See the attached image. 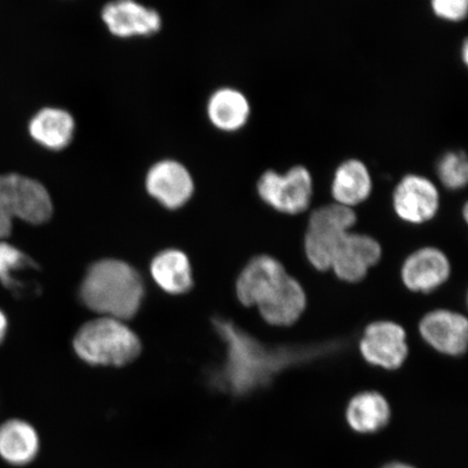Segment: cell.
Masks as SVG:
<instances>
[{
  "label": "cell",
  "instance_id": "603a6c76",
  "mask_svg": "<svg viewBox=\"0 0 468 468\" xmlns=\"http://www.w3.org/2000/svg\"><path fill=\"white\" fill-rule=\"evenodd\" d=\"M436 173L444 188L459 191L468 183V162L463 151H449L437 162Z\"/></svg>",
  "mask_w": 468,
  "mask_h": 468
},
{
  "label": "cell",
  "instance_id": "484cf974",
  "mask_svg": "<svg viewBox=\"0 0 468 468\" xmlns=\"http://www.w3.org/2000/svg\"><path fill=\"white\" fill-rule=\"evenodd\" d=\"M8 320L5 314L0 310V344L4 342L5 335H7Z\"/></svg>",
  "mask_w": 468,
  "mask_h": 468
},
{
  "label": "cell",
  "instance_id": "ac0fdd59",
  "mask_svg": "<svg viewBox=\"0 0 468 468\" xmlns=\"http://www.w3.org/2000/svg\"><path fill=\"white\" fill-rule=\"evenodd\" d=\"M42 448L39 432L32 423L10 419L0 424V459L15 467L27 466Z\"/></svg>",
  "mask_w": 468,
  "mask_h": 468
},
{
  "label": "cell",
  "instance_id": "ba28073f",
  "mask_svg": "<svg viewBox=\"0 0 468 468\" xmlns=\"http://www.w3.org/2000/svg\"><path fill=\"white\" fill-rule=\"evenodd\" d=\"M359 349L367 364L388 371L398 370L409 355L407 333L393 321L373 322L366 327Z\"/></svg>",
  "mask_w": 468,
  "mask_h": 468
},
{
  "label": "cell",
  "instance_id": "e0dca14e",
  "mask_svg": "<svg viewBox=\"0 0 468 468\" xmlns=\"http://www.w3.org/2000/svg\"><path fill=\"white\" fill-rule=\"evenodd\" d=\"M75 133V117L63 108L40 109L28 122V133L33 142L49 151L58 152L69 148Z\"/></svg>",
  "mask_w": 468,
  "mask_h": 468
},
{
  "label": "cell",
  "instance_id": "9c48e42d",
  "mask_svg": "<svg viewBox=\"0 0 468 468\" xmlns=\"http://www.w3.org/2000/svg\"><path fill=\"white\" fill-rule=\"evenodd\" d=\"M441 195L435 183L425 176L408 174L396 186L393 207L398 218L420 225L435 218Z\"/></svg>",
  "mask_w": 468,
  "mask_h": 468
},
{
  "label": "cell",
  "instance_id": "7c38bea8",
  "mask_svg": "<svg viewBox=\"0 0 468 468\" xmlns=\"http://www.w3.org/2000/svg\"><path fill=\"white\" fill-rule=\"evenodd\" d=\"M420 336L439 353L459 356L468 344V321L465 315L439 309L425 314L419 324Z\"/></svg>",
  "mask_w": 468,
  "mask_h": 468
},
{
  "label": "cell",
  "instance_id": "6da1fadb",
  "mask_svg": "<svg viewBox=\"0 0 468 468\" xmlns=\"http://www.w3.org/2000/svg\"><path fill=\"white\" fill-rule=\"evenodd\" d=\"M144 288L142 277L128 263L104 260L88 269L80 297L84 305L108 318H133L142 306Z\"/></svg>",
  "mask_w": 468,
  "mask_h": 468
},
{
  "label": "cell",
  "instance_id": "7a4b0ae2",
  "mask_svg": "<svg viewBox=\"0 0 468 468\" xmlns=\"http://www.w3.org/2000/svg\"><path fill=\"white\" fill-rule=\"evenodd\" d=\"M213 324L227 347V358L212 383L233 395H243L261 385L271 367H276L274 354L261 346L229 320L215 318Z\"/></svg>",
  "mask_w": 468,
  "mask_h": 468
},
{
  "label": "cell",
  "instance_id": "4fadbf2b",
  "mask_svg": "<svg viewBox=\"0 0 468 468\" xmlns=\"http://www.w3.org/2000/svg\"><path fill=\"white\" fill-rule=\"evenodd\" d=\"M382 248L367 234L349 232L333 259L331 269L345 282L356 283L380 261Z\"/></svg>",
  "mask_w": 468,
  "mask_h": 468
},
{
  "label": "cell",
  "instance_id": "30bf717a",
  "mask_svg": "<svg viewBox=\"0 0 468 468\" xmlns=\"http://www.w3.org/2000/svg\"><path fill=\"white\" fill-rule=\"evenodd\" d=\"M289 273L285 267L269 255L254 257L239 274L236 292L239 303L259 307L276 292Z\"/></svg>",
  "mask_w": 468,
  "mask_h": 468
},
{
  "label": "cell",
  "instance_id": "5bb4252c",
  "mask_svg": "<svg viewBox=\"0 0 468 468\" xmlns=\"http://www.w3.org/2000/svg\"><path fill=\"white\" fill-rule=\"evenodd\" d=\"M344 420L354 434L373 436L388 429L393 420V408L379 391L362 390L348 400Z\"/></svg>",
  "mask_w": 468,
  "mask_h": 468
},
{
  "label": "cell",
  "instance_id": "3957f363",
  "mask_svg": "<svg viewBox=\"0 0 468 468\" xmlns=\"http://www.w3.org/2000/svg\"><path fill=\"white\" fill-rule=\"evenodd\" d=\"M74 349L88 365L124 367L137 358L142 345L121 320L103 317L80 327L74 338Z\"/></svg>",
  "mask_w": 468,
  "mask_h": 468
},
{
  "label": "cell",
  "instance_id": "2e32d148",
  "mask_svg": "<svg viewBox=\"0 0 468 468\" xmlns=\"http://www.w3.org/2000/svg\"><path fill=\"white\" fill-rule=\"evenodd\" d=\"M207 115L216 130L226 133H238L249 124L251 104L242 90L224 86L210 93Z\"/></svg>",
  "mask_w": 468,
  "mask_h": 468
},
{
  "label": "cell",
  "instance_id": "9a60e30c",
  "mask_svg": "<svg viewBox=\"0 0 468 468\" xmlns=\"http://www.w3.org/2000/svg\"><path fill=\"white\" fill-rule=\"evenodd\" d=\"M452 266L441 250L424 248L414 251L403 262L401 279L410 291L430 292L450 277Z\"/></svg>",
  "mask_w": 468,
  "mask_h": 468
},
{
  "label": "cell",
  "instance_id": "d6986e66",
  "mask_svg": "<svg viewBox=\"0 0 468 468\" xmlns=\"http://www.w3.org/2000/svg\"><path fill=\"white\" fill-rule=\"evenodd\" d=\"M372 191V175L364 161L351 157L336 167L331 185L335 203L353 208L367 201Z\"/></svg>",
  "mask_w": 468,
  "mask_h": 468
},
{
  "label": "cell",
  "instance_id": "5b68a950",
  "mask_svg": "<svg viewBox=\"0 0 468 468\" xmlns=\"http://www.w3.org/2000/svg\"><path fill=\"white\" fill-rule=\"evenodd\" d=\"M356 222L355 210L337 203L324 205L310 215L305 234V253L317 271H330L339 245Z\"/></svg>",
  "mask_w": 468,
  "mask_h": 468
},
{
  "label": "cell",
  "instance_id": "cb8c5ba5",
  "mask_svg": "<svg viewBox=\"0 0 468 468\" xmlns=\"http://www.w3.org/2000/svg\"><path fill=\"white\" fill-rule=\"evenodd\" d=\"M431 9L438 19L461 23L468 15V0H431Z\"/></svg>",
  "mask_w": 468,
  "mask_h": 468
},
{
  "label": "cell",
  "instance_id": "d4e9b609",
  "mask_svg": "<svg viewBox=\"0 0 468 468\" xmlns=\"http://www.w3.org/2000/svg\"><path fill=\"white\" fill-rule=\"evenodd\" d=\"M379 468H418L410 462L402 461V460H390L388 462H385L382 466Z\"/></svg>",
  "mask_w": 468,
  "mask_h": 468
},
{
  "label": "cell",
  "instance_id": "4316f807",
  "mask_svg": "<svg viewBox=\"0 0 468 468\" xmlns=\"http://www.w3.org/2000/svg\"><path fill=\"white\" fill-rule=\"evenodd\" d=\"M461 58H462V62H463L465 64V66H467V62H468V43H467V40H464L463 45H462Z\"/></svg>",
  "mask_w": 468,
  "mask_h": 468
},
{
  "label": "cell",
  "instance_id": "8fae6325",
  "mask_svg": "<svg viewBox=\"0 0 468 468\" xmlns=\"http://www.w3.org/2000/svg\"><path fill=\"white\" fill-rule=\"evenodd\" d=\"M145 188L164 207L177 209L190 200L195 181L183 163L166 159L151 166L145 176Z\"/></svg>",
  "mask_w": 468,
  "mask_h": 468
},
{
  "label": "cell",
  "instance_id": "8992f818",
  "mask_svg": "<svg viewBox=\"0 0 468 468\" xmlns=\"http://www.w3.org/2000/svg\"><path fill=\"white\" fill-rule=\"evenodd\" d=\"M262 202L277 212L298 215L309 208L314 197V178L303 165L292 166L285 173L268 169L256 185Z\"/></svg>",
  "mask_w": 468,
  "mask_h": 468
},
{
  "label": "cell",
  "instance_id": "277c9868",
  "mask_svg": "<svg viewBox=\"0 0 468 468\" xmlns=\"http://www.w3.org/2000/svg\"><path fill=\"white\" fill-rule=\"evenodd\" d=\"M49 192L39 181L20 174L0 175V241L10 236L15 218L44 224L52 215Z\"/></svg>",
  "mask_w": 468,
  "mask_h": 468
},
{
  "label": "cell",
  "instance_id": "52a82bcc",
  "mask_svg": "<svg viewBox=\"0 0 468 468\" xmlns=\"http://www.w3.org/2000/svg\"><path fill=\"white\" fill-rule=\"evenodd\" d=\"M101 17L108 32L120 39L154 37L163 27L159 11L138 0H111L103 5Z\"/></svg>",
  "mask_w": 468,
  "mask_h": 468
},
{
  "label": "cell",
  "instance_id": "7402d4cb",
  "mask_svg": "<svg viewBox=\"0 0 468 468\" xmlns=\"http://www.w3.org/2000/svg\"><path fill=\"white\" fill-rule=\"evenodd\" d=\"M37 268L35 263L23 251L7 242L0 241V283L15 294L26 289L21 282L19 273Z\"/></svg>",
  "mask_w": 468,
  "mask_h": 468
},
{
  "label": "cell",
  "instance_id": "44dd1931",
  "mask_svg": "<svg viewBox=\"0 0 468 468\" xmlns=\"http://www.w3.org/2000/svg\"><path fill=\"white\" fill-rule=\"evenodd\" d=\"M151 273L155 282L169 294H185L192 288L191 266L183 251H162L152 261Z\"/></svg>",
  "mask_w": 468,
  "mask_h": 468
},
{
  "label": "cell",
  "instance_id": "ffe728a7",
  "mask_svg": "<svg viewBox=\"0 0 468 468\" xmlns=\"http://www.w3.org/2000/svg\"><path fill=\"white\" fill-rule=\"evenodd\" d=\"M307 306V296L303 286L290 276L274 294L260 305L261 318L273 326H291L295 324Z\"/></svg>",
  "mask_w": 468,
  "mask_h": 468
}]
</instances>
